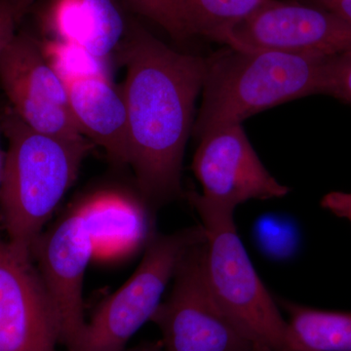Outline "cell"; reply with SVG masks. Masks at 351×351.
<instances>
[{
    "label": "cell",
    "instance_id": "3",
    "mask_svg": "<svg viewBox=\"0 0 351 351\" xmlns=\"http://www.w3.org/2000/svg\"><path fill=\"white\" fill-rule=\"evenodd\" d=\"M8 140L0 182L7 241L32 256L48 219L77 177L93 147L87 138L69 140L34 130L13 110L2 117Z\"/></svg>",
    "mask_w": 351,
    "mask_h": 351
},
{
    "label": "cell",
    "instance_id": "6",
    "mask_svg": "<svg viewBox=\"0 0 351 351\" xmlns=\"http://www.w3.org/2000/svg\"><path fill=\"white\" fill-rule=\"evenodd\" d=\"M204 242L182 257L167 299L152 320L161 332L164 351H257L258 346L223 313L203 271Z\"/></svg>",
    "mask_w": 351,
    "mask_h": 351
},
{
    "label": "cell",
    "instance_id": "24",
    "mask_svg": "<svg viewBox=\"0 0 351 351\" xmlns=\"http://www.w3.org/2000/svg\"><path fill=\"white\" fill-rule=\"evenodd\" d=\"M257 351H269V350H265V348H260V350H258Z\"/></svg>",
    "mask_w": 351,
    "mask_h": 351
},
{
    "label": "cell",
    "instance_id": "15",
    "mask_svg": "<svg viewBox=\"0 0 351 351\" xmlns=\"http://www.w3.org/2000/svg\"><path fill=\"white\" fill-rule=\"evenodd\" d=\"M263 0H184L191 34L223 43L235 25L250 16Z\"/></svg>",
    "mask_w": 351,
    "mask_h": 351
},
{
    "label": "cell",
    "instance_id": "2",
    "mask_svg": "<svg viewBox=\"0 0 351 351\" xmlns=\"http://www.w3.org/2000/svg\"><path fill=\"white\" fill-rule=\"evenodd\" d=\"M332 58L232 47L219 51L207 59L193 134L198 138L281 104L328 94Z\"/></svg>",
    "mask_w": 351,
    "mask_h": 351
},
{
    "label": "cell",
    "instance_id": "19",
    "mask_svg": "<svg viewBox=\"0 0 351 351\" xmlns=\"http://www.w3.org/2000/svg\"><path fill=\"white\" fill-rule=\"evenodd\" d=\"M18 22L10 0H0V53L16 36Z\"/></svg>",
    "mask_w": 351,
    "mask_h": 351
},
{
    "label": "cell",
    "instance_id": "12",
    "mask_svg": "<svg viewBox=\"0 0 351 351\" xmlns=\"http://www.w3.org/2000/svg\"><path fill=\"white\" fill-rule=\"evenodd\" d=\"M69 107L83 135L101 145L117 164H128L129 127L125 101L107 75L64 80Z\"/></svg>",
    "mask_w": 351,
    "mask_h": 351
},
{
    "label": "cell",
    "instance_id": "10",
    "mask_svg": "<svg viewBox=\"0 0 351 351\" xmlns=\"http://www.w3.org/2000/svg\"><path fill=\"white\" fill-rule=\"evenodd\" d=\"M0 85L27 126L52 137L84 138L69 110L66 86L39 44L16 34L0 53Z\"/></svg>",
    "mask_w": 351,
    "mask_h": 351
},
{
    "label": "cell",
    "instance_id": "25",
    "mask_svg": "<svg viewBox=\"0 0 351 351\" xmlns=\"http://www.w3.org/2000/svg\"><path fill=\"white\" fill-rule=\"evenodd\" d=\"M308 1H314V0H308Z\"/></svg>",
    "mask_w": 351,
    "mask_h": 351
},
{
    "label": "cell",
    "instance_id": "23",
    "mask_svg": "<svg viewBox=\"0 0 351 351\" xmlns=\"http://www.w3.org/2000/svg\"><path fill=\"white\" fill-rule=\"evenodd\" d=\"M0 132H1V125H0ZM3 157L4 156L1 152V145H0V182H1L2 167H3Z\"/></svg>",
    "mask_w": 351,
    "mask_h": 351
},
{
    "label": "cell",
    "instance_id": "22",
    "mask_svg": "<svg viewBox=\"0 0 351 351\" xmlns=\"http://www.w3.org/2000/svg\"><path fill=\"white\" fill-rule=\"evenodd\" d=\"M125 351H164L162 343L158 341H147V343H141Z\"/></svg>",
    "mask_w": 351,
    "mask_h": 351
},
{
    "label": "cell",
    "instance_id": "8",
    "mask_svg": "<svg viewBox=\"0 0 351 351\" xmlns=\"http://www.w3.org/2000/svg\"><path fill=\"white\" fill-rule=\"evenodd\" d=\"M196 138L193 169L202 193H195L207 206L234 214L246 201L280 198L290 191L263 166L241 124L219 127Z\"/></svg>",
    "mask_w": 351,
    "mask_h": 351
},
{
    "label": "cell",
    "instance_id": "13",
    "mask_svg": "<svg viewBox=\"0 0 351 351\" xmlns=\"http://www.w3.org/2000/svg\"><path fill=\"white\" fill-rule=\"evenodd\" d=\"M48 27L60 41L75 44L103 59L119 43L123 20L112 0H51Z\"/></svg>",
    "mask_w": 351,
    "mask_h": 351
},
{
    "label": "cell",
    "instance_id": "21",
    "mask_svg": "<svg viewBox=\"0 0 351 351\" xmlns=\"http://www.w3.org/2000/svg\"><path fill=\"white\" fill-rule=\"evenodd\" d=\"M34 1V0H10L18 21L22 19L23 16L27 13Z\"/></svg>",
    "mask_w": 351,
    "mask_h": 351
},
{
    "label": "cell",
    "instance_id": "17",
    "mask_svg": "<svg viewBox=\"0 0 351 351\" xmlns=\"http://www.w3.org/2000/svg\"><path fill=\"white\" fill-rule=\"evenodd\" d=\"M328 95L351 104V51L332 58Z\"/></svg>",
    "mask_w": 351,
    "mask_h": 351
},
{
    "label": "cell",
    "instance_id": "4",
    "mask_svg": "<svg viewBox=\"0 0 351 351\" xmlns=\"http://www.w3.org/2000/svg\"><path fill=\"white\" fill-rule=\"evenodd\" d=\"M204 230L203 271L223 313L255 345L288 351V322L263 285L245 249L234 214L207 206L189 193Z\"/></svg>",
    "mask_w": 351,
    "mask_h": 351
},
{
    "label": "cell",
    "instance_id": "9",
    "mask_svg": "<svg viewBox=\"0 0 351 351\" xmlns=\"http://www.w3.org/2000/svg\"><path fill=\"white\" fill-rule=\"evenodd\" d=\"M92 204L71 212L49 232L43 233L32 249L38 272L61 326V343L73 350L86 325L82 289L85 271L94 253Z\"/></svg>",
    "mask_w": 351,
    "mask_h": 351
},
{
    "label": "cell",
    "instance_id": "14",
    "mask_svg": "<svg viewBox=\"0 0 351 351\" xmlns=\"http://www.w3.org/2000/svg\"><path fill=\"white\" fill-rule=\"evenodd\" d=\"M289 314L288 351H351V311L282 302Z\"/></svg>",
    "mask_w": 351,
    "mask_h": 351
},
{
    "label": "cell",
    "instance_id": "11",
    "mask_svg": "<svg viewBox=\"0 0 351 351\" xmlns=\"http://www.w3.org/2000/svg\"><path fill=\"white\" fill-rule=\"evenodd\" d=\"M32 256L0 237V351H55L61 326Z\"/></svg>",
    "mask_w": 351,
    "mask_h": 351
},
{
    "label": "cell",
    "instance_id": "5",
    "mask_svg": "<svg viewBox=\"0 0 351 351\" xmlns=\"http://www.w3.org/2000/svg\"><path fill=\"white\" fill-rule=\"evenodd\" d=\"M204 239L202 226L154 235L133 276L99 306L71 351H125L152 320L184 254Z\"/></svg>",
    "mask_w": 351,
    "mask_h": 351
},
{
    "label": "cell",
    "instance_id": "18",
    "mask_svg": "<svg viewBox=\"0 0 351 351\" xmlns=\"http://www.w3.org/2000/svg\"><path fill=\"white\" fill-rule=\"evenodd\" d=\"M321 206L335 216L345 219L351 223V193L331 191L323 196Z\"/></svg>",
    "mask_w": 351,
    "mask_h": 351
},
{
    "label": "cell",
    "instance_id": "7",
    "mask_svg": "<svg viewBox=\"0 0 351 351\" xmlns=\"http://www.w3.org/2000/svg\"><path fill=\"white\" fill-rule=\"evenodd\" d=\"M223 43L240 50L334 57L350 52L351 24L311 2L263 0Z\"/></svg>",
    "mask_w": 351,
    "mask_h": 351
},
{
    "label": "cell",
    "instance_id": "1",
    "mask_svg": "<svg viewBox=\"0 0 351 351\" xmlns=\"http://www.w3.org/2000/svg\"><path fill=\"white\" fill-rule=\"evenodd\" d=\"M123 58L128 164L143 193L162 204L181 193L182 158L207 59L178 52L143 29L127 40Z\"/></svg>",
    "mask_w": 351,
    "mask_h": 351
},
{
    "label": "cell",
    "instance_id": "20",
    "mask_svg": "<svg viewBox=\"0 0 351 351\" xmlns=\"http://www.w3.org/2000/svg\"><path fill=\"white\" fill-rule=\"evenodd\" d=\"M308 2L338 14L351 24V0H314Z\"/></svg>",
    "mask_w": 351,
    "mask_h": 351
},
{
    "label": "cell",
    "instance_id": "16",
    "mask_svg": "<svg viewBox=\"0 0 351 351\" xmlns=\"http://www.w3.org/2000/svg\"><path fill=\"white\" fill-rule=\"evenodd\" d=\"M134 8L156 23L176 40L193 36L186 17L184 0H129Z\"/></svg>",
    "mask_w": 351,
    "mask_h": 351
}]
</instances>
